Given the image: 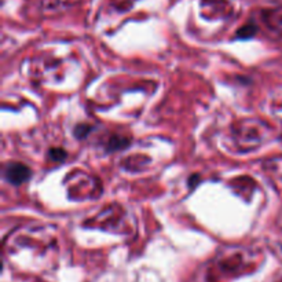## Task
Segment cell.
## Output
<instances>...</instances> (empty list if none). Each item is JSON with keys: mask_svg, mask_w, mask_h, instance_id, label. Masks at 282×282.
<instances>
[{"mask_svg": "<svg viewBox=\"0 0 282 282\" xmlns=\"http://www.w3.org/2000/svg\"><path fill=\"white\" fill-rule=\"evenodd\" d=\"M6 179L13 184H21L31 178V169L21 162H10L5 171Z\"/></svg>", "mask_w": 282, "mask_h": 282, "instance_id": "obj_1", "label": "cell"}, {"mask_svg": "<svg viewBox=\"0 0 282 282\" xmlns=\"http://www.w3.org/2000/svg\"><path fill=\"white\" fill-rule=\"evenodd\" d=\"M126 146H128V139H124V138H121V136H115V138H112L109 141L108 149H110V150H117V149H121V147Z\"/></svg>", "mask_w": 282, "mask_h": 282, "instance_id": "obj_2", "label": "cell"}, {"mask_svg": "<svg viewBox=\"0 0 282 282\" xmlns=\"http://www.w3.org/2000/svg\"><path fill=\"white\" fill-rule=\"evenodd\" d=\"M50 157H51L54 161L61 162L66 158V152L63 149H51L50 150Z\"/></svg>", "mask_w": 282, "mask_h": 282, "instance_id": "obj_3", "label": "cell"}, {"mask_svg": "<svg viewBox=\"0 0 282 282\" xmlns=\"http://www.w3.org/2000/svg\"><path fill=\"white\" fill-rule=\"evenodd\" d=\"M255 31H256L255 25H248V26H245L244 29H241V31L238 32V36L249 37V36H252L253 33H255Z\"/></svg>", "mask_w": 282, "mask_h": 282, "instance_id": "obj_4", "label": "cell"}]
</instances>
